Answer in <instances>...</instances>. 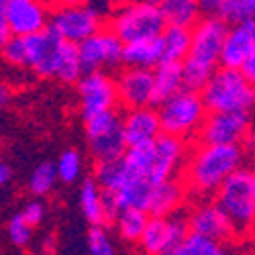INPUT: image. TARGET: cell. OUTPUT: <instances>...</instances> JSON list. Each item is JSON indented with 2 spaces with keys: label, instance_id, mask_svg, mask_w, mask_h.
I'll list each match as a JSON object with an SVG mask.
<instances>
[{
  "label": "cell",
  "instance_id": "cell-1",
  "mask_svg": "<svg viewBox=\"0 0 255 255\" xmlns=\"http://www.w3.org/2000/svg\"><path fill=\"white\" fill-rule=\"evenodd\" d=\"M245 147L241 143H196L188 153L182 169L190 194L212 196L223 182L245 163Z\"/></svg>",
  "mask_w": 255,
  "mask_h": 255
},
{
  "label": "cell",
  "instance_id": "cell-2",
  "mask_svg": "<svg viewBox=\"0 0 255 255\" xmlns=\"http://www.w3.org/2000/svg\"><path fill=\"white\" fill-rule=\"evenodd\" d=\"M229 23L219 14H202L192 27V47L184 59V88L202 90L221 68V53L229 33Z\"/></svg>",
  "mask_w": 255,
  "mask_h": 255
},
{
  "label": "cell",
  "instance_id": "cell-3",
  "mask_svg": "<svg viewBox=\"0 0 255 255\" xmlns=\"http://www.w3.org/2000/svg\"><path fill=\"white\" fill-rule=\"evenodd\" d=\"M200 92L210 113L255 111V84L237 68L221 66Z\"/></svg>",
  "mask_w": 255,
  "mask_h": 255
},
{
  "label": "cell",
  "instance_id": "cell-4",
  "mask_svg": "<svg viewBox=\"0 0 255 255\" xmlns=\"http://www.w3.org/2000/svg\"><path fill=\"white\" fill-rule=\"evenodd\" d=\"M161 131L182 139H196L208 117V106L200 90L182 88L157 106Z\"/></svg>",
  "mask_w": 255,
  "mask_h": 255
},
{
  "label": "cell",
  "instance_id": "cell-5",
  "mask_svg": "<svg viewBox=\"0 0 255 255\" xmlns=\"http://www.w3.org/2000/svg\"><path fill=\"white\" fill-rule=\"evenodd\" d=\"M111 0H92L86 4H55L51 6L49 27L55 29L61 39L72 41V43H82L102 27H106V16L113 14Z\"/></svg>",
  "mask_w": 255,
  "mask_h": 255
},
{
  "label": "cell",
  "instance_id": "cell-6",
  "mask_svg": "<svg viewBox=\"0 0 255 255\" xmlns=\"http://www.w3.org/2000/svg\"><path fill=\"white\" fill-rule=\"evenodd\" d=\"M109 25L125 43H131L139 39L159 37L167 27V20L159 4L147 0H131L127 4L115 6L109 16Z\"/></svg>",
  "mask_w": 255,
  "mask_h": 255
},
{
  "label": "cell",
  "instance_id": "cell-7",
  "mask_svg": "<svg viewBox=\"0 0 255 255\" xmlns=\"http://www.w3.org/2000/svg\"><path fill=\"white\" fill-rule=\"evenodd\" d=\"M84 131H86L88 153L94 163L119 159L129 147L125 139L123 115H119L117 109L98 113L92 119L84 121Z\"/></svg>",
  "mask_w": 255,
  "mask_h": 255
},
{
  "label": "cell",
  "instance_id": "cell-8",
  "mask_svg": "<svg viewBox=\"0 0 255 255\" xmlns=\"http://www.w3.org/2000/svg\"><path fill=\"white\" fill-rule=\"evenodd\" d=\"M215 200L231 217L239 233L255 229V198L251 186V169H235L217 190Z\"/></svg>",
  "mask_w": 255,
  "mask_h": 255
},
{
  "label": "cell",
  "instance_id": "cell-9",
  "mask_svg": "<svg viewBox=\"0 0 255 255\" xmlns=\"http://www.w3.org/2000/svg\"><path fill=\"white\" fill-rule=\"evenodd\" d=\"M76 90L80 96V113L84 121L119 106L117 78L106 74V70L84 72V76L76 84Z\"/></svg>",
  "mask_w": 255,
  "mask_h": 255
},
{
  "label": "cell",
  "instance_id": "cell-10",
  "mask_svg": "<svg viewBox=\"0 0 255 255\" xmlns=\"http://www.w3.org/2000/svg\"><path fill=\"white\" fill-rule=\"evenodd\" d=\"M190 233L188 219L182 217H149L143 237L139 241V249L149 255H176L178 247Z\"/></svg>",
  "mask_w": 255,
  "mask_h": 255
},
{
  "label": "cell",
  "instance_id": "cell-11",
  "mask_svg": "<svg viewBox=\"0 0 255 255\" xmlns=\"http://www.w3.org/2000/svg\"><path fill=\"white\" fill-rule=\"evenodd\" d=\"M84 72L96 70H113L123 63L125 41L111 29V25L102 27L88 39H84L78 45Z\"/></svg>",
  "mask_w": 255,
  "mask_h": 255
},
{
  "label": "cell",
  "instance_id": "cell-12",
  "mask_svg": "<svg viewBox=\"0 0 255 255\" xmlns=\"http://www.w3.org/2000/svg\"><path fill=\"white\" fill-rule=\"evenodd\" d=\"M253 113L249 111H229V113H208L202 129L198 133L200 143H241L251 135Z\"/></svg>",
  "mask_w": 255,
  "mask_h": 255
},
{
  "label": "cell",
  "instance_id": "cell-13",
  "mask_svg": "<svg viewBox=\"0 0 255 255\" xmlns=\"http://www.w3.org/2000/svg\"><path fill=\"white\" fill-rule=\"evenodd\" d=\"M51 4L47 0H0V20H6L12 35H31L49 27Z\"/></svg>",
  "mask_w": 255,
  "mask_h": 255
},
{
  "label": "cell",
  "instance_id": "cell-14",
  "mask_svg": "<svg viewBox=\"0 0 255 255\" xmlns=\"http://www.w3.org/2000/svg\"><path fill=\"white\" fill-rule=\"evenodd\" d=\"M117 90H119V106H123L125 111L153 106L155 74L151 68L125 66L117 74Z\"/></svg>",
  "mask_w": 255,
  "mask_h": 255
},
{
  "label": "cell",
  "instance_id": "cell-15",
  "mask_svg": "<svg viewBox=\"0 0 255 255\" xmlns=\"http://www.w3.org/2000/svg\"><path fill=\"white\" fill-rule=\"evenodd\" d=\"M23 37H25L27 68L37 78L53 80L57 55H59V49H61V43H63L61 35L55 29L45 27V29H41L37 33L23 35Z\"/></svg>",
  "mask_w": 255,
  "mask_h": 255
},
{
  "label": "cell",
  "instance_id": "cell-16",
  "mask_svg": "<svg viewBox=\"0 0 255 255\" xmlns=\"http://www.w3.org/2000/svg\"><path fill=\"white\" fill-rule=\"evenodd\" d=\"M188 219V227L194 233H202L212 239H217L221 243L231 241L237 235V227L231 221V217L223 210V206L215 200V202H200L198 206H194L190 210Z\"/></svg>",
  "mask_w": 255,
  "mask_h": 255
},
{
  "label": "cell",
  "instance_id": "cell-17",
  "mask_svg": "<svg viewBox=\"0 0 255 255\" xmlns=\"http://www.w3.org/2000/svg\"><path fill=\"white\" fill-rule=\"evenodd\" d=\"M190 153L188 139L161 133L155 139V161L151 169V182L159 184L169 178H178Z\"/></svg>",
  "mask_w": 255,
  "mask_h": 255
},
{
  "label": "cell",
  "instance_id": "cell-18",
  "mask_svg": "<svg viewBox=\"0 0 255 255\" xmlns=\"http://www.w3.org/2000/svg\"><path fill=\"white\" fill-rule=\"evenodd\" d=\"M123 129H125L127 145L155 141L163 133L161 131V121H159L157 106H143V109L125 111V115H123Z\"/></svg>",
  "mask_w": 255,
  "mask_h": 255
},
{
  "label": "cell",
  "instance_id": "cell-19",
  "mask_svg": "<svg viewBox=\"0 0 255 255\" xmlns=\"http://www.w3.org/2000/svg\"><path fill=\"white\" fill-rule=\"evenodd\" d=\"M253 47H255V20H243V23L231 25L221 53V66L241 70Z\"/></svg>",
  "mask_w": 255,
  "mask_h": 255
},
{
  "label": "cell",
  "instance_id": "cell-20",
  "mask_svg": "<svg viewBox=\"0 0 255 255\" xmlns=\"http://www.w3.org/2000/svg\"><path fill=\"white\" fill-rule=\"evenodd\" d=\"M190 190L182 178H169L159 184H153L151 202H149V215L151 217H169L184 204Z\"/></svg>",
  "mask_w": 255,
  "mask_h": 255
},
{
  "label": "cell",
  "instance_id": "cell-21",
  "mask_svg": "<svg viewBox=\"0 0 255 255\" xmlns=\"http://www.w3.org/2000/svg\"><path fill=\"white\" fill-rule=\"evenodd\" d=\"M80 210L88 225H111L109 206H106V196L102 186L96 182V178L82 180L80 186Z\"/></svg>",
  "mask_w": 255,
  "mask_h": 255
},
{
  "label": "cell",
  "instance_id": "cell-22",
  "mask_svg": "<svg viewBox=\"0 0 255 255\" xmlns=\"http://www.w3.org/2000/svg\"><path fill=\"white\" fill-rule=\"evenodd\" d=\"M151 192H153V182L149 178H135V180H127L119 190L106 192V194L111 196V200L119 212L125 208L149 210Z\"/></svg>",
  "mask_w": 255,
  "mask_h": 255
},
{
  "label": "cell",
  "instance_id": "cell-23",
  "mask_svg": "<svg viewBox=\"0 0 255 255\" xmlns=\"http://www.w3.org/2000/svg\"><path fill=\"white\" fill-rule=\"evenodd\" d=\"M163 61V39L149 37L125 43L123 49V66H139V68H155Z\"/></svg>",
  "mask_w": 255,
  "mask_h": 255
},
{
  "label": "cell",
  "instance_id": "cell-24",
  "mask_svg": "<svg viewBox=\"0 0 255 255\" xmlns=\"http://www.w3.org/2000/svg\"><path fill=\"white\" fill-rule=\"evenodd\" d=\"M149 212L141 210V208H125L119 210L117 217L113 219V229L117 233V237L125 243V245H139L141 237H143V231L149 223Z\"/></svg>",
  "mask_w": 255,
  "mask_h": 255
},
{
  "label": "cell",
  "instance_id": "cell-25",
  "mask_svg": "<svg viewBox=\"0 0 255 255\" xmlns=\"http://www.w3.org/2000/svg\"><path fill=\"white\" fill-rule=\"evenodd\" d=\"M155 74V96L153 106H159L172 94L184 88V61H167L163 59L159 66L153 68Z\"/></svg>",
  "mask_w": 255,
  "mask_h": 255
},
{
  "label": "cell",
  "instance_id": "cell-26",
  "mask_svg": "<svg viewBox=\"0 0 255 255\" xmlns=\"http://www.w3.org/2000/svg\"><path fill=\"white\" fill-rule=\"evenodd\" d=\"M121 159L125 165L127 180H135V178L151 180V169H153V161H155V141L129 145Z\"/></svg>",
  "mask_w": 255,
  "mask_h": 255
},
{
  "label": "cell",
  "instance_id": "cell-27",
  "mask_svg": "<svg viewBox=\"0 0 255 255\" xmlns=\"http://www.w3.org/2000/svg\"><path fill=\"white\" fill-rule=\"evenodd\" d=\"M82 76H84V66H82L78 43H72V41L63 39L59 55H57V63H55L53 80L70 86V84H78Z\"/></svg>",
  "mask_w": 255,
  "mask_h": 255
},
{
  "label": "cell",
  "instance_id": "cell-28",
  "mask_svg": "<svg viewBox=\"0 0 255 255\" xmlns=\"http://www.w3.org/2000/svg\"><path fill=\"white\" fill-rule=\"evenodd\" d=\"M159 6L167 25L194 27L204 14L200 0H161Z\"/></svg>",
  "mask_w": 255,
  "mask_h": 255
},
{
  "label": "cell",
  "instance_id": "cell-29",
  "mask_svg": "<svg viewBox=\"0 0 255 255\" xmlns=\"http://www.w3.org/2000/svg\"><path fill=\"white\" fill-rule=\"evenodd\" d=\"M163 39V59L167 61H184L192 47V27L167 25L161 33Z\"/></svg>",
  "mask_w": 255,
  "mask_h": 255
},
{
  "label": "cell",
  "instance_id": "cell-30",
  "mask_svg": "<svg viewBox=\"0 0 255 255\" xmlns=\"http://www.w3.org/2000/svg\"><path fill=\"white\" fill-rule=\"evenodd\" d=\"M94 178L102 186L104 192H115L127 182L123 159H111V161H98L94 163Z\"/></svg>",
  "mask_w": 255,
  "mask_h": 255
},
{
  "label": "cell",
  "instance_id": "cell-31",
  "mask_svg": "<svg viewBox=\"0 0 255 255\" xmlns=\"http://www.w3.org/2000/svg\"><path fill=\"white\" fill-rule=\"evenodd\" d=\"M57 182H59L57 163L55 161H43V163H39L33 169L27 188H29V192L33 196H47L55 188Z\"/></svg>",
  "mask_w": 255,
  "mask_h": 255
},
{
  "label": "cell",
  "instance_id": "cell-32",
  "mask_svg": "<svg viewBox=\"0 0 255 255\" xmlns=\"http://www.w3.org/2000/svg\"><path fill=\"white\" fill-rule=\"evenodd\" d=\"M221 253H225V247L221 241L194 231L188 233L176 251V255H221Z\"/></svg>",
  "mask_w": 255,
  "mask_h": 255
},
{
  "label": "cell",
  "instance_id": "cell-33",
  "mask_svg": "<svg viewBox=\"0 0 255 255\" xmlns=\"http://www.w3.org/2000/svg\"><path fill=\"white\" fill-rule=\"evenodd\" d=\"M57 174H59V182L61 184H76L78 180H82L84 174V159L82 153L78 149H66L61 151V155L57 157Z\"/></svg>",
  "mask_w": 255,
  "mask_h": 255
},
{
  "label": "cell",
  "instance_id": "cell-34",
  "mask_svg": "<svg viewBox=\"0 0 255 255\" xmlns=\"http://www.w3.org/2000/svg\"><path fill=\"white\" fill-rule=\"evenodd\" d=\"M86 251L90 255H115L117 247L111 237V233L106 231V225H90L86 233Z\"/></svg>",
  "mask_w": 255,
  "mask_h": 255
},
{
  "label": "cell",
  "instance_id": "cell-35",
  "mask_svg": "<svg viewBox=\"0 0 255 255\" xmlns=\"http://www.w3.org/2000/svg\"><path fill=\"white\" fill-rule=\"evenodd\" d=\"M219 16H223L229 25L255 20V0H227L219 10Z\"/></svg>",
  "mask_w": 255,
  "mask_h": 255
},
{
  "label": "cell",
  "instance_id": "cell-36",
  "mask_svg": "<svg viewBox=\"0 0 255 255\" xmlns=\"http://www.w3.org/2000/svg\"><path fill=\"white\" fill-rule=\"evenodd\" d=\"M6 235L10 245H14L16 249H25L33 239V225L23 217V212H18V215L10 217L6 225Z\"/></svg>",
  "mask_w": 255,
  "mask_h": 255
},
{
  "label": "cell",
  "instance_id": "cell-37",
  "mask_svg": "<svg viewBox=\"0 0 255 255\" xmlns=\"http://www.w3.org/2000/svg\"><path fill=\"white\" fill-rule=\"evenodd\" d=\"M2 57L6 66L12 68H27V53H25V37L12 35L6 43H2Z\"/></svg>",
  "mask_w": 255,
  "mask_h": 255
},
{
  "label": "cell",
  "instance_id": "cell-38",
  "mask_svg": "<svg viewBox=\"0 0 255 255\" xmlns=\"http://www.w3.org/2000/svg\"><path fill=\"white\" fill-rule=\"evenodd\" d=\"M20 212H23V217L33 227H37V225H41V221H43V217H45V206H43V202H39V200H31V202H27L23 206Z\"/></svg>",
  "mask_w": 255,
  "mask_h": 255
},
{
  "label": "cell",
  "instance_id": "cell-39",
  "mask_svg": "<svg viewBox=\"0 0 255 255\" xmlns=\"http://www.w3.org/2000/svg\"><path fill=\"white\" fill-rule=\"evenodd\" d=\"M241 72H243V74L247 76V80H249V82H253V84H255V47L251 49L249 57L245 59L243 68H241Z\"/></svg>",
  "mask_w": 255,
  "mask_h": 255
},
{
  "label": "cell",
  "instance_id": "cell-40",
  "mask_svg": "<svg viewBox=\"0 0 255 255\" xmlns=\"http://www.w3.org/2000/svg\"><path fill=\"white\" fill-rule=\"evenodd\" d=\"M227 0H200V6L204 14H219V10L225 6Z\"/></svg>",
  "mask_w": 255,
  "mask_h": 255
},
{
  "label": "cell",
  "instance_id": "cell-41",
  "mask_svg": "<svg viewBox=\"0 0 255 255\" xmlns=\"http://www.w3.org/2000/svg\"><path fill=\"white\" fill-rule=\"evenodd\" d=\"M12 176H14L12 167H10L6 161H2V163H0V186H2V188H6V186L10 184V180H12Z\"/></svg>",
  "mask_w": 255,
  "mask_h": 255
},
{
  "label": "cell",
  "instance_id": "cell-42",
  "mask_svg": "<svg viewBox=\"0 0 255 255\" xmlns=\"http://www.w3.org/2000/svg\"><path fill=\"white\" fill-rule=\"evenodd\" d=\"M51 6L55 4H86V2H92V0H47Z\"/></svg>",
  "mask_w": 255,
  "mask_h": 255
},
{
  "label": "cell",
  "instance_id": "cell-43",
  "mask_svg": "<svg viewBox=\"0 0 255 255\" xmlns=\"http://www.w3.org/2000/svg\"><path fill=\"white\" fill-rule=\"evenodd\" d=\"M8 100H10V94H8V88L2 84V88H0V106H8Z\"/></svg>",
  "mask_w": 255,
  "mask_h": 255
},
{
  "label": "cell",
  "instance_id": "cell-44",
  "mask_svg": "<svg viewBox=\"0 0 255 255\" xmlns=\"http://www.w3.org/2000/svg\"><path fill=\"white\" fill-rule=\"evenodd\" d=\"M251 186H253V198H255V161L251 165Z\"/></svg>",
  "mask_w": 255,
  "mask_h": 255
},
{
  "label": "cell",
  "instance_id": "cell-45",
  "mask_svg": "<svg viewBox=\"0 0 255 255\" xmlns=\"http://www.w3.org/2000/svg\"><path fill=\"white\" fill-rule=\"evenodd\" d=\"M113 6H121V4H127V2H131V0H111Z\"/></svg>",
  "mask_w": 255,
  "mask_h": 255
},
{
  "label": "cell",
  "instance_id": "cell-46",
  "mask_svg": "<svg viewBox=\"0 0 255 255\" xmlns=\"http://www.w3.org/2000/svg\"><path fill=\"white\" fill-rule=\"evenodd\" d=\"M147 2H155V4H159V2H161V0H147Z\"/></svg>",
  "mask_w": 255,
  "mask_h": 255
}]
</instances>
